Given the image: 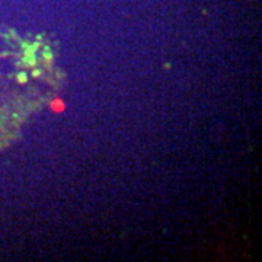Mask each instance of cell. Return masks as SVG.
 Listing matches in <instances>:
<instances>
[{
	"instance_id": "6da1fadb",
	"label": "cell",
	"mask_w": 262,
	"mask_h": 262,
	"mask_svg": "<svg viewBox=\"0 0 262 262\" xmlns=\"http://www.w3.org/2000/svg\"><path fill=\"white\" fill-rule=\"evenodd\" d=\"M51 108L54 110V111H63L66 106H64V102L61 101V99H56L54 102L51 103Z\"/></svg>"
}]
</instances>
